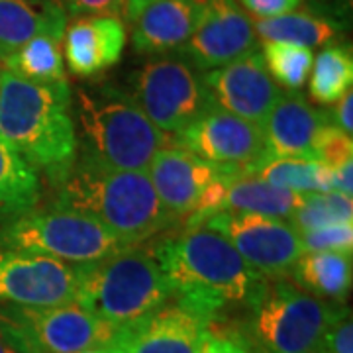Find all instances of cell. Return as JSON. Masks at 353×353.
<instances>
[{"mask_svg": "<svg viewBox=\"0 0 353 353\" xmlns=\"http://www.w3.org/2000/svg\"><path fill=\"white\" fill-rule=\"evenodd\" d=\"M257 50L253 20L238 0H206L199 24L181 53L196 71H210Z\"/></svg>", "mask_w": 353, "mask_h": 353, "instance_id": "obj_12", "label": "cell"}, {"mask_svg": "<svg viewBox=\"0 0 353 353\" xmlns=\"http://www.w3.org/2000/svg\"><path fill=\"white\" fill-rule=\"evenodd\" d=\"M253 30L255 36H259L263 43L279 41V43H292L312 50V48L334 43L340 36L341 24L330 16L294 10L277 18L255 20Z\"/></svg>", "mask_w": 353, "mask_h": 353, "instance_id": "obj_24", "label": "cell"}, {"mask_svg": "<svg viewBox=\"0 0 353 353\" xmlns=\"http://www.w3.org/2000/svg\"><path fill=\"white\" fill-rule=\"evenodd\" d=\"M152 2H155V0H124V10H126L128 20L134 22L139 14H141V10L148 8Z\"/></svg>", "mask_w": 353, "mask_h": 353, "instance_id": "obj_39", "label": "cell"}, {"mask_svg": "<svg viewBox=\"0 0 353 353\" xmlns=\"http://www.w3.org/2000/svg\"><path fill=\"white\" fill-rule=\"evenodd\" d=\"M63 59L77 77H97L126 50V24L116 16H79L65 28Z\"/></svg>", "mask_w": 353, "mask_h": 353, "instance_id": "obj_17", "label": "cell"}, {"mask_svg": "<svg viewBox=\"0 0 353 353\" xmlns=\"http://www.w3.org/2000/svg\"><path fill=\"white\" fill-rule=\"evenodd\" d=\"M81 353H114L110 350H88V352H81Z\"/></svg>", "mask_w": 353, "mask_h": 353, "instance_id": "obj_41", "label": "cell"}, {"mask_svg": "<svg viewBox=\"0 0 353 353\" xmlns=\"http://www.w3.org/2000/svg\"><path fill=\"white\" fill-rule=\"evenodd\" d=\"M202 226L224 236L241 259L265 279L289 277L304 253L301 234L287 220L243 212H218Z\"/></svg>", "mask_w": 353, "mask_h": 353, "instance_id": "obj_10", "label": "cell"}, {"mask_svg": "<svg viewBox=\"0 0 353 353\" xmlns=\"http://www.w3.org/2000/svg\"><path fill=\"white\" fill-rule=\"evenodd\" d=\"M0 248L10 252L36 253L65 263L87 265L124 250L106 228L94 218L55 208L18 214L0 228Z\"/></svg>", "mask_w": 353, "mask_h": 353, "instance_id": "obj_7", "label": "cell"}, {"mask_svg": "<svg viewBox=\"0 0 353 353\" xmlns=\"http://www.w3.org/2000/svg\"><path fill=\"white\" fill-rule=\"evenodd\" d=\"M243 175L257 176L279 189L292 190L296 194L332 192L334 176L332 169L318 161L292 159V157H271L267 152L253 163L243 167Z\"/></svg>", "mask_w": 353, "mask_h": 353, "instance_id": "obj_23", "label": "cell"}, {"mask_svg": "<svg viewBox=\"0 0 353 353\" xmlns=\"http://www.w3.org/2000/svg\"><path fill=\"white\" fill-rule=\"evenodd\" d=\"M341 304L322 301L287 277L265 279L250 308L248 353H316Z\"/></svg>", "mask_w": 353, "mask_h": 353, "instance_id": "obj_6", "label": "cell"}, {"mask_svg": "<svg viewBox=\"0 0 353 353\" xmlns=\"http://www.w3.org/2000/svg\"><path fill=\"white\" fill-rule=\"evenodd\" d=\"M243 8L255 16V20L277 18L283 14L294 12L303 0H240Z\"/></svg>", "mask_w": 353, "mask_h": 353, "instance_id": "obj_34", "label": "cell"}, {"mask_svg": "<svg viewBox=\"0 0 353 353\" xmlns=\"http://www.w3.org/2000/svg\"><path fill=\"white\" fill-rule=\"evenodd\" d=\"M304 253H352L353 250V222L332 224L301 234Z\"/></svg>", "mask_w": 353, "mask_h": 353, "instance_id": "obj_30", "label": "cell"}, {"mask_svg": "<svg viewBox=\"0 0 353 353\" xmlns=\"http://www.w3.org/2000/svg\"><path fill=\"white\" fill-rule=\"evenodd\" d=\"M63 36H36L20 50L2 59L6 71L34 81V83H57L67 81L63 67Z\"/></svg>", "mask_w": 353, "mask_h": 353, "instance_id": "obj_25", "label": "cell"}, {"mask_svg": "<svg viewBox=\"0 0 353 353\" xmlns=\"http://www.w3.org/2000/svg\"><path fill=\"white\" fill-rule=\"evenodd\" d=\"M39 199V173L20 153L0 139V210L30 212Z\"/></svg>", "mask_w": 353, "mask_h": 353, "instance_id": "obj_26", "label": "cell"}, {"mask_svg": "<svg viewBox=\"0 0 353 353\" xmlns=\"http://www.w3.org/2000/svg\"><path fill=\"white\" fill-rule=\"evenodd\" d=\"M130 97L165 134L181 132L216 106L202 73L175 57L153 59L136 71Z\"/></svg>", "mask_w": 353, "mask_h": 353, "instance_id": "obj_8", "label": "cell"}, {"mask_svg": "<svg viewBox=\"0 0 353 353\" xmlns=\"http://www.w3.org/2000/svg\"><path fill=\"white\" fill-rule=\"evenodd\" d=\"M330 120L336 128H340L343 134L352 136L353 132V90H347L341 97L334 112L330 114Z\"/></svg>", "mask_w": 353, "mask_h": 353, "instance_id": "obj_36", "label": "cell"}, {"mask_svg": "<svg viewBox=\"0 0 353 353\" xmlns=\"http://www.w3.org/2000/svg\"><path fill=\"white\" fill-rule=\"evenodd\" d=\"M287 222L299 234L318 230V228L332 226V224L353 222L352 196H345V194L336 192V190L304 194L301 206L292 212Z\"/></svg>", "mask_w": 353, "mask_h": 353, "instance_id": "obj_29", "label": "cell"}, {"mask_svg": "<svg viewBox=\"0 0 353 353\" xmlns=\"http://www.w3.org/2000/svg\"><path fill=\"white\" fill-rule=\"evenodd\" d=\"M332 176H334V190L336 192H341L345 196H352L353 192V159L352 161H345L340 167L332 169Z\"/></svg>", "mask_w": 353, "mask_h": 353, "instance_id": "obj_38", "label": "cell"}, {"mask_svg": "<svg viewBox=\"0 0 353 353\" xmlns=\"http://www.w3.org/2000/svg\"><path fill=\"white\" fill-rule=\"evenodd\" d=\"M202 353H248L241 341L236 336H226V334H216L214 328L210 326V336L204 343Z\"/></svg>", "mask_w": 353, "mask_h": 353, "instance_id": "obj_37", "label": "cell"}, {"mask_svg": "<svg viewBox=\"0 0 353 353\" xmlns=\"http://www.w3.org/2000/svg\"><path fill=\"white\" fill-rule=\"evenodd\" d=\"M316 353H353L352 312L343 304L332 318Z\"/></svg>", "mask_w": 353, "mask_h": 353, "instance_id": "obj_32", "label": "cell"}, {"mask_svg": "<svg viewBox=\"0 0 353 353\" xmlns=\"http://www.w3.org/2000/svg\"><path fill=\"white\" fill-rule=\"evenodd\" d=\"M81 267L48 255L0 250V303L59 306L77 301Z\"/></svg>", "mask_w": 353, "mask_h": 353, "instance_id": "obj_11", "label": "cell"}, {"mask_svg": "<svg viewBox=\"0 0 353 353\" xmlns=\"http://www.w3.org/2000/svg\"><path fill=\"white\" fill-rule=\"evenodd\" d=\"M204 85L218 108L263 126L283 90L267 73L261 51H252L232 63L202 73Z\"/></svg>", "mask_w": 353, "mask_h": 353, "instance_id": "obj_15", "label": "cell"}, {"mask_svg": "<svg viewBox=\"0 0 353 353\" xmlns=\"http://www.w3.org/2000/svg\"><path fill=\"white\" fill-rule=\"evenodd\" d=\"M206 0H155L134 20L132 43L138 53L181 50L199 24Z\"/></svg>", "mask_w": 353, "mask_h": 353, "instance_id": "obj_19", "label": "cell"}, {"mask_svg": "<svg viewBox=\"0 0 353 353\" xmlns=\"http://www.w3.org/2000/svg\"><path fill=\"white\" fill-rule=\"evenodd\" d=\"M212 322L179 303H167L122 326L114 353H202Z\"/></svg>", "mask_w": 353, "mask_h": 353, "instance_id": "obj_14", "label": "cell"}, {"mask_svg": "<svg viewBox=\"0 0 353 353\" xmlns=\"http://www.w3.org/2000/svg\"><path fill=\"white\" fill-rule=\"evenodd\" d=\"M61 0H0V61L36 36H63Z\"/></svg>", "mask_w": 353, "mask_h": 353, "instance_id": "obj_20", "label": "cell"}, {"mask_svg": "<svg viewBox=\"0 0 353 353\" xmlns=\"http://www.w3.org/2000/svg\"><path fill=\"white\" fill-rule=\"evenodd\" d=\"M65 12L71 16H116L126 18L124 0H61Z\"/></svg>", "mask_w": 353, "mask_h": 353, "instance_id": "obj_33", "label": "cell"}, {"mask_svg": "<svg viewBox=\"0 0 353 353\" xmlns=\"http://www.w3.org/2000/svg\"><path fill=\"white\" fill-rule=\"evenodd\" d=\"M75 112L83 157L116 171H145L165 148L167 134L153 126L136 101L112 88L77 90Z\"/></svg>", "mask_w": 353, "mask_h": 353, "instance_id": "obj_4", "label": "cell"}, {"mask_svg": "<svg viewBox=\"0 0 353 353\" xmlns=\"http://www.w3.org/2000/svg\"><path fill=\"white\" fill-rule=\"evenodd\" d=\"M290 277L299 289L322 301L343 304L352 290V253H303L292 267Z\"/></svg>", "mask_w": 353, "mask_h": 353, "instance_id": "obj_21", "label": "cell"}, {"mask_svg": "<svg viewBox=\"0 0 353 353\" xmlns=\"http://www.w3.org/2000/svg\"><path fill=\"white\" fill-rule=\"evenodd\" d=\"M326 124H332L328 112L312 108L301 92H283L261 126L265 152L271 157L316 161V138Z\"/></svg>", "mask_w": 353, "mask_h": 353, "instance_id": "obj_18", "label": "cell"}, {"mask_svg": "<svg viewBox=\"0 0 353 353\" xmlns=\"http://www.w3.org/2000/svg\"><path fill=\"white\" fill-rule=\"evenodd\" d=\"M308 81V92L312 101L322 106L336 104L347 90H352V50L343 46H328L320 51L314 57Z\"/></svg>", "mask_w": 353, "mask_h": 353, "instance_id": "obj_27", "label": "cell"}, {"mask_svg": "<svg viewBox=\"0 0 353 353\" xmlns=\"http://www.w3.org/2000/svg\"><path fill=\"white\" fill-rule=\"evenodd\" d=\"M57 187L55 208L94 218L126 248L141 245L175 222L145 171H116L81 155Z\"/></svg>", "mask_w": 353, "mask_h": 353, "instance_id": "obj_3", "label": "cell"}, {"mask_svg": "<svg viewBox=\"0 0 353 353\" xmlns=\"http://www.w3.org/2000/svg\"><path fill=\"white\" fill-rule=\"evenodd\" d=\"M79 267L81 281L75 303L116 326L136 322L173 299L153 250L124 248Z\"/></svg>", "mask_w": 353, "mask_h": 353, "instance_id": "obj_5", "label": "cell"}, {"mask_svg": "<svg viewBox=\"0 0 353 353\" xmlns=\"http://www.w3.org/2000/svg\"><path fill=\"white\" fill-rule=\"evenodd\" d=\"M71 104L67 81L34 83L0 69V139L55 185L77 159Z\"/></svg>", "mask_w": 353, "mask_h": 353, "instance_id": "obj_2", "label": "cell"}, {"mask_svg": "<svg viewBox=\"0 0 353 353\" xmlns=\"http://www.w3.org/2000/svg\"><path fill=\"white\" fill-rule=\"evenodd\" d=\"M261 55L269 77L275 81V85L285 87L289 92H296L299 88L304 87L314 63L312 50L292 43L267 41L263 43Z\"/></svg>", "mask_w": 353, "mask_h": 353, "instance_id": "obj_28", "label": "cell"}, {"mask_svg": "<svg viewBox=\"0 0 353 353\" xmlns=\"http://www.w3.org/2000/svg\"><path fill=\"white\" fill-rule=\"evenodd\" d=\"M0 353H32L28 350L24 338L20 336V332L2 310H0Z\"/></svg>", "mask_w": 353, "mask_h": 353, "instance_id": "obj_35", "label": "cell"}, {"mask_svg": "<svg viewBox=\"0 0 353 353\" xmlns=\"http://www.w3.org/2000/svg\"><path fill=\"white\" fill-rule=\"evenodd\" d=\"M336 2V6L340 8L341 12H352V0H334Z\"/></svg>", "mask_w": 353, "mask_h": 353, "instance_id": "obj_40", "label": "cell"}, {"mask_svg": "<svg viewBox=\"0 0 353 353\" xmlns=\"http://www.w3.org/2000/svg\"><path fill=\"white\" fill-rule=\"evenodd\" d=\"M153 255L175 303L210 322L228 308L248 306L265 281L224 236L204 226L157 241Z\"/></svg>", "mask_w": 353, "mask_h": 353, "instance_id": "obj_1", "label": "cell"}, {"mask_svg": "<svg viewBox=\"0 0 353 353\" xmlns=\"http://www.w3.org/2000/svg\"><path fill=\"white\" fill-rule=\"evenodd\" d=\"M232 165L204 161L181 148H161L145 173L165 210L173 218H189L201 204L202 194Z\"/></svg>", "mask_w": 353, "mask_h": 353, "instance_id": "obj_16", "label": "cell"}, {"mask_svg": "<svg viewBox=\"0 0 353 353\" xmlns=\"http://www.w3.org/2000/svg\"><path fill=\"white\" fill-rule=\"evenodd\" d=\"M176 148L218 165H250L265 153L263 130L222 108H210L176 132Z\"/></svg>", "mask_w": 353, "mask_h": 353, "instance_id": "obj_13", "label": "cell"}, {"mask_svg": "<svg viewBox=\"0 0 353 353\" xmlns=\"http://www.w3.org/2000/svg\"><path fill=\"white\" fill-rule=\"evenodd\" d=\"M24 338L32 353H81L110 350L122 326L106 322L81 304L0 308Z\"/></svg>", "mask_w": 353, "mask_h": 353, "instance_id": "obj_9", "label": "cell"}, {"mask_svg": "<svg viewBox=\"0 0 353 353\" xmlns=\"http://www.w3.org/2000/svg\"><path fill=\"white\" fill-rule=\"evenodd\" d=\"M314 155L318 163H324L330 169H336L345 161L353 159V139L343 134L340 128L326 124L318 132L314 145Z\"/></svg>", "mask_w": 353, "mask_h": 353, "instance_id": "obj_31", "label": "cell"}, {"mask_svg": "<svg viewBox=\"0 0 353 353\" xmlns=\"http://www.w3.org/2000/svg\"><path fill=\"white\" fill-rule=\"evenodd\" d=\"M303 199L304 194L273 187L257 176L240 175L234 176L226 187L220 212H243L289 220Z\"/></svg>", "mask_w": 353, "mask_h": 353, "instance_id": "obj_22", "label": "cell"}]
</instances>
